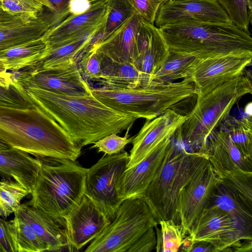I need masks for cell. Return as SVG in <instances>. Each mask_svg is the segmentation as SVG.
Here are the masks:
<instances>
[{
	"label": "cell",
	"instance_id": "obj_1",
	"mask_svg": "<svg viewBox=\"0 0 252 252\" xmlns=\"http://www.w3.org/2000/svg\"><path fill=\"white\" fill-rule=\"evenodd\" d=\"M32 101L62 126L82 147L130 128L137 118L115 111L92 94L71 96L21 85Z\"/></svg>",
	"mask_w": 252,
	"mask_h": 252
},
{
	"label": "cell",
	"instance_id": "obj_2",
	"mask_svg": "<svg viewBox=\"0 0 252 252\" xmlns=\"http://www.w3.org/2000/svg\"><path fill=\"white\" fill-rule=\"evenodd\" d=\"M0 139L42 161H75L82 147L36 104L27 108L0 105Z\"/></svg>",
	"mask_w": 252,
	"mask_h": 252
},
{
	"label": "cell",
	"instance_id": "obj_3",
	"mask_svg": "<svg viewBox=\"0 0 252 252\" xmlns=\"http://www.w3.org/2000/svg\"><path fill=\"white\" fill-rule=\"evenodd\" d=\"M158 28L170 52L197 59L252 52L251 34L232 22L188 19Z\"/></svg>",
	"mask_w": 252,
	"mask_h": 252
},
{
	"label": "cell",
	"instance_id": "obj_4",
	"mask_svg": "<svg viewBox=\"0 0 252 252\" xmlns=\"http://www.w3.org/2000/svg\"><path fill=\"white\" fill-rule=\"evenodd\" d=\"M209 162L204 152H189L171 141L154 178L141 198L147 204L158 222L172 220L180 224L181 192Z\"/></svg>",
	"mask_w": 252,
	"mask_h": 252
},
{
	"label": "cell",
	"instance_id": "obj_5",
	"mask_svg": "<svg viewBox=\"0 0 252 252\" xmlns=\"http://www.w3.org/2000/svg\"><path fill=\"white\" fill-rule=\"evenodd\" d=\"M88 170L73 161H42L28 203L66 228V218L85 194Z\"/></svg>",
	"mask_w": 252,
	"mask_h": 252
},
{
	"label": "cell",
	"instance_id": "obj_6",
	"mask_svg": "<svg viewBox=\"0 0 252 252\" xmlns=\"http://www.w3.org/2000/svg\"><path fill=\"white\" fill-rule=\"evenodd\" d=\"M252 93V74L245 70L198 97L194 107L178 129L180 139L204 152L209 136L229 116L233 106L243 96Z\"/></svg>",
	"mask_w": 252,
	"mask_h": 252
},
{
	"label": "cell",
	"instance_id": "obj_7",
	"mask_svg": "<svg viewBox=\"0 0 252 252\" xmlns=\"http://www.w3.org/2000/svg\"><path fill=\"white\" fill-rule=\"evenodd\" d=\"M91 92L99 101L115 111L150 120L186 99L197 96L198 93L190 77L179 82H152L134 89L92 87Z\"/></svg>",
	"mask_w": 252,
	"mask_h": 252
},
{
	"label": "cell",
	"instance_id": "obj_8",
	"mask_svg": "<svg viewBox=\"0 0 252 252\" xmlns=\"http://www.w3.org/2000/svg\"><path fill=\"white\" fill-rule=\"evenodd\" d=\"M158 222L141 198L124 200L105 230L93 240L86 252H127L131 246Z\"/></svg>",
	"mask_w": 252,
	"mask_h": 252
},
{
	"label": "cell",
	"instance_id": "obj_9",
	"mask_svg": "<svg viewBox=\"0 0 252 252\" xmlns=\"http://www.w3.org/2000/svg\"><path fill=\"white\" fill-rule=\"evenodd\" d=\"M129 159V155L124 151L107 155L89 168L86 174L85 195L111 220L123 201L118 189Z\"/></svg>",
	"mask_w": 252,
	"mask_h": 252
},
{
	"label": "cell",
	"instance_id": "obj_10",
	"mask_svg": "<svg viewBox=\"0 0 252 252\" xmlns=\"http://www.w3.org/2000/svg\"><path fill=\"white\" fill-rule=\"evenodd\" d=\"M190 243L204 241L214 245L217 252L232 251L242 240H252L228 214L214 205L205 209L189 234Z\"/></svg>",
	"mask_w": 252,
	"mask_h": 252
},
{
	"label": "cell",
	"instance_id": "obj_11",
	"mask_svg": "<svg viewBox=\"0 0 252 252\" xmlns=\"http://www.w3.org/2000/svg\"><path fill=\"white\" fill-rule=\"evenodd\" d=\"M252 52L242 51L206 59L195 58L190 76L201 97L243 73L252 64Z\"/></svg>",
	"mask_w": 252,
	"mask_h": 252
},
{
	"label": "cell",
	"instance_id": "obj_12",
	"mask_svg": "<svg viewBox=\"0 0 252 252\" xmlns=\"http://www.w3.org/2000/svg\"><path fill=\"white\" fill-rule=\"evenodd\" d=\"M14 78L21 85H32L55 93L71 96L92 94L91 87L81 74L77 63L60 65L38 72L25 70Z\"/></svg>",
	"mask_w": 252,
	"mask_h": 252
},
{
	"label": "cell",
	"instance_id": "obj_13",
	"mask_svg": "<svg viewBox=\"0 0 252 252\" xmlns=\"http://www.w3.org/2000/svg\"><path fill=\"white\" fill-rule=\"evenodd\" d=\"M108 0H95L84 13L69 15L45 33L48 49L69 44L103 28L108 13Z\"/></svg>",
	"mask_w": 252,
	"mask_h": 252
},
{
	"label": "cell",
	"instance_id": "obj_14",
	"mask_svg": "<svg viewBox=\"0 0 252 252\" xmlns=\"http://www.w3.org/2000/svg\"><path fill=\"white\" fill-rule=\"evenodd\" d=\"M220 178L210 161L183 189L180 198V224L187 235L202 212L209 206Z\"/></svg>",
	"mask_w": 252,
	"mask_h": 252
},
{
	"label": "cell",
	"instance_id": "obj_15",
	"mask_svg": "<svg viewBox=\"0 0 252 252\" xmlns=\"http://www.w3.org/2000/svg\"><path fill=\"white\" fill-rule=\"evenodd\" d=\"M186 118V115L168 109L152 120H146L138 133L133 137L126 169L138 164L165 139L173 136Z\"/></svg>",
	"mask_w": 252,
	"mask_h": 252
},
{
	"label": "cell",
	"instance_id": "obj_16",
	"mask_svg": "<svg viewBox=\"0 0 252 252\" xmlns=\"http://www.w3.org/2000/svg\"><path fill=\"white\" fill-rule=\"evenodd\" d=\"M111 220L88 197L83 195L79 204L65 220L66 230L73 251H78L98 237Z\"/></svg>",
	"mask_w": 252,
	"mask_h": 252
},
{
	"label": "cell",
	"instance_id": "obj_17",
	"mask_svg": "<svg viewBox=\"0 0 252 252\" xmlns=\"http://www.w3.org/2000/svg\"><path fill=\"white\" fill-rule=\"evenodd\" d=\"M57 24L52 13L32 17L11 14L0 8V51L38 38Z\"/></svg>",
	"mask_w": 252,
	"mask_h": 252
},
{
	"label": "cell",
	"instance_id": "obj_18",
	"mask_svg": "<svg viewBox=\"0 0 252 252\" xmlns=\"http://www.w3.org/2000/svg\"><path fill=\"white\" fill-rule=\"evenodd\" d=\"M188 19L231 22L226 12L214 0H169L159 8L155 23L158 28Z\"/></svg>",
	"mask_w": 252,
	"mask_h": 252
},
{
	"label": "cell",
	"instance_id": "obj_19",
	"mask_svg": "<svg viewBox=\"0 0 252 252\" xmlns=\"http://www.w3.org/2000/svg\"><path fill=\"white\" fill-rule=\"evenodd\" d=\"M159 28L141 19L135 66L142 73L145 86L151 83L169 54Z\"/></svg>",
	"mask_w": 252,
	"mask_h": 252
},
{
	"label": "cell",
	"instance_id": "obj_20",
	"mask_svg": "<svg viewBox=\"0 0 252 252\" xmlns=\"http://www.w3.org/2000/svg\"><path fill=\"white\" fill-rule=\"evenodd\" d=\"M172 137L165 139L138 164L125 170L118 189L123 201L142 197L161 163Z\"/></svg>",
	"mask_w": 252,
	"mask_h": 252
},
{
	"label": "cell",
	"instance_id": "obj_21",
	"mask_svg": "<svg viewBox=\"0 0 252 252\" xmlns=\"http://www.w3.org/2000/svg\"><path fill=\"white\" fill-rule=\"evenodd\" d=\"M141 18L136 13L108 38L94 46L106 59L135 64L138 53Z\"/></svg>",
	"mask_w": 252,
	"mask_h": 252
},
{
	"label": "cell",
	"instance_id": "obj_22",
	"mask_svg": "<svg viewBox=\"0 0 252 252\" xmlns=\"http://www.w3.org/2000/svg\"><path fill=\"white\" fill-rule=\"evenodd\" d=\"M204 153L217 173L252 171V164L244 158L229 133L221 127L210 135Z\"/></svg>",
	"mask_w": 252,
	"mask_h": 252
},
{
	"label": "cell",
	"instance_id": "obj_23",
	"mask_svg": "<svg viewBox=\"0 0 252 252\" xmlns=\"http://www.w3.org/2000/svg\"><path fill=\"white\" fill-rule=\"evenodd\" d=\"M14 213L29 222L47 245L48 251H73L66 228L42 211L24 203Z\"/></svg>",
	"mask_w": 252,
	"mask_h": 252
},
{
	"label": "cell",
	"instance_id": "obj_24",
	"mask_svg": "<svg viewBox=\"0 0 252 252\" xmlns=\"http://www.w3.org/2000/svg\"><path fill=\"white\" fill-rule=\"evenodd\" d=\"M42 160L11 148L0 150V174L19 183L31 192Z\"/></svg>",
	"mask_w": 252,
	"mask_h": 252
},
{
	"label": "cell",
	"instance_id": "obj_25",
	"mask_svg": "<svg viewBox=\"0 0 252 252\" xmlns=\"http://www.w3.org/2000/svg\"><path fill=\"white\" fill-rule=\"evenodd\" d=\"M103 29H97L69 44L53 49H47L42 59L24 70L38 72L65 63H78L83 55L96 41Z\"/></svg>",
	"mask_w": 252,
	"mask_h": 252
},
{
	"label": "cell",
	"instance_id": "obj_26",
	"mask_svg": "<svg viewBox=\"0 0 252 252\" xmlns=\"http://www.w3.org/2000/svg\"><path fill=\"white\" fill-rule=\"evenodd\" d=\"M101 76L95 81L111 89H134L145 87L142 73L133 63H118L103 55Z\"/></svg>",
	"mask_w": 252,
	"mask_h": 252
},
{
	"label": "cell",
	"instance_id": "obj_27",
	"mask_svg": "<svg viewBox=\"0 0 252 252\" xmlns=\"http://www.w3.org/2000/svg\"><path fill=\"white\" fill-rule=\"evenodd\" d=\"M47 49L44 34L38 38L0 51V59L7 70L17 71L37 63Z\"/></svg>",
	"mask_w": 252,
	"mask_h": 252
},
{
	"label": "cell",
	"instance_id": "obj_28",
	"mask_svg": "<svg viewBox=\"0 0 252 252\" xmlns=\"http://www.w3.org/2000/svg\"><path fill=\"white\" fill-rule=\"evenodd\" d=\"M210 205H215L228 214L247 234L252 237V209L220 182L213 193Z\"/></svg>",
	"mask_w": 252,
	"mask_h": 252
},
{
	"label": "cell",
	"instance_id": "obj_29",
	"mask_svg": "<svg viewBox=\"0 0 252 252\" xmlns=\"http://www.w3.org/2000/svg\"><path fill=\"white\" fill-rule=\"evenodd\" d=\"M14 218L8 221V226L15 252L48 251L47 245L23 218L14 213Z\"/></svg>",
	"mask_w": 252,
	"mask_h": 252
},
{
	"label": "cell",
	"instance_id": "obj_30",
	"mask_svg": "<svg viewBox=\"0 0 252 252\" xmlns=\"http://www.w3.org/2000/svg\"><path fill=\"white\" fill-rule=\"evenodd\" d=\"M195 59L189 55L170 51L167 59L153 76L151 83H165L189 77Z\"/></svg>",
	"mask_w": 252,
	"mask_h": 252
},
{
	"label": "cell",
	"instance_id": "obj_31",
	"mask_svg": "<svg viewBox=\"0 0 252 252\" xmlns=\"http://www.w3.org/2000/svg\"><path fill=\"white\" fill-rule=\"evenodd\" d=\"M220 126L229 133L232 142L244 158L252 164V114L241 119L229 116Z\"/></svg>",
	"mask_w": 252,
	"mask_h": 252
},
{
	"label": "cell",
	"instance_id": "obj_32",
	"mask_svg": "<svg viewBox=\"0 0 252 252\" xmlns=\"http://www.w3.org/2000/svg\"><path fill=\"white\" fill-rule=\"evenodd\" d=\"M158 224L160 229L158 226L155 227L157 237L156 251L178 252L186 236L181 224L172 220H160Z\"/></svg>",
	"mask_w": 252,
	"mask_h": 252
},
{
	"label": "cell",
	"instance_id": "obj_33",
	"mask_svg": "<svg viewBox=\"0 0 252 252\" xmlns=\"http://www.w3.org/2000/svg\"><path fill=\"white\" fill-rule=\"evenodd\" d=\"M107 3V18L97 42L108 38L135 13L129 0H108Z\"/></svg>",
	"mask_w": 252,
	"mask_h": 252
},
{
	"label": "cell",
	"instance_id": "obj_34",
	"mask_svg": "<svg viewBox=\"0 0 252 252\" xmlns=\"http://www.w3.org/2000/svg\"><path fill=\"white\" fill-rule=\"evenodd\" d=\"M220 182L235 192L252 209V171L217 173Z\"/></svg>",
	"mask_w": 252,
	"mask_h": 252
},
{
	"label": "cell",
	"instance_id": "obj_35",
	"mask_svg": "<svg viewBox=\"0 0 252 252\" xmlns=\"http://www.w3.org/2000/svg\"><path fill=\"white\" fill-rule=\"evenodd\" d=\"M29 194L26 188L15 181H0V216L6 218L14 213Z\"/></svg>",
	"mask_w": 252,
	"mask_h": 252
},
{
	"label": "cell",
	"instance_id": "obj_36",
	"mask_svg": "<svg viewBox=\"0 0 252 252\" xmlns=\"http://www.w3.org/2000/svg\"><path fill=\"white\" fill-rule=\"evenodd\" d=\"M14 79V83L9 87L0 86V105L15 108H27L34 105L35 103L26 91Z\"/></svg>",
	"mask_w": 252,
	"mask_h": 252
},
{
	"label": "cell",
	"instance_id": "obj_37",
	"mask_svg": "<svg viewBox=\"0 0 252 252\" xmlns=\"http://www.w3.org/2000/svg\"><path fill=\"white\" fill-rule=\"evenodd\" d=\"M224 9L231 22L247 33L251 24L248 14L247 0H214Z\"/></svg>",
	"mask_w": 252,
	"mask_h": 252
},
{
	"label": "cell",
	"instance_id": "obj_38",
	"mask_svg": "<svg viewBox=\"0 0 252 252\" xmlns=\"http://www.w3.org/2000/svg\"><path fill=\"white\" fill-rule=\"evenodd\" d=\"M94 44L77 63L81 74L88 82L96 81L101 76L102 71L103 57L96 50Z\"/></svg>",
	"mask_w": 252,
	"mask_h": 252
},
{
	"label": "cell",
	"instance_id": "obj_39",
	"mask_svg": "<svg viewBox=\"0 0 252 252\" xmlns=\"http://www.w3.org/2000/svg\"><path fill=\"white\" fill-rule=\"evenodd\" d=\"M44 7L35 0H0V8L14 15L39 17Z\"/></svg>",
	"mask_w": 252,
	"mask_h": 252
},
{
	"label": "cell",
	"instance_id": "obj_40",
	"mask_svg": "<svg viewBox=\"0 0 252 252\" xmlns=\"http://www.w3.org/2000/svg\"><path fill=\"white\" fill-rule=\"evenodd\" d=\"M133 137L128 138V131L124 137L112 133L95 142L92 148H96L99 152L112 155L124 151L125 146L132 142Z\"/></svg>",
	"mask_w": 252,
	"mask_h": 252
},
{
	"label": "cell",
	"instance_id": "obj_41",
	"mask_svg": "<svg viewBox=\"0 0 252 252\" xmlns=\"http://www.w3.org/2000/svg\"><path fill=\"white\" fill-rule=\"evenodd\" d=\"M135 13L143 20L154 24L161 6L169 0H129Z\"/></svg>",
	"mask_w": 252,
	"mask_h": 252
},
{
	"label": "cell",
	"instance_id": "obj_42",
	"mask_svg": "<svg viewBox=\"0 0 252 252\" xmlns=\"http://www.w3.org/2000/svg\"><path fill=\"white\" fill-rule=\"evenodd\" d=\"M156 244V233L155 227H153L141 236L127 252H150L155 249Z\"/></svg>",
	"mask_w": 252,
	"mask_h": 252
},
{
	"label": "cell",
	"instance_id": "obj_43",
	"mask_svg": "<svg viewBox=\"0 0 252 252\" xmlns=\"http://www.w3.org/2000/svg\"><path fill=\"white\" fill-rule=\"evenodd\" d=\"M0 252H15L8 226V221L0 217Z\"/></svg>",
	"mask_w": 252,
	"mask_h": 252
},
{
	"label": "cell",
	"instance_id": "obj_44",
	"mask_svg": "<svg viewBox=\"0 0 252 252\" xmlns=\"http://www.w3.org/2000/svg\"><path fill=\"white\" fill-rule=\"evenodd\" d=\"M95 0H71L68 4L70 15H77L85 13Z\"/></svg>",
	"mask_w": 252,
	"mask_h": 252
},
{
	"label": "cell",
	"instance_id": "obj_45",
	"mask_svg": "<svg viewBox=\"0 0 252 252\" xmlns=\"http://www.w3.org/2000/svg\"><path fill=\"white\" fill-rule=\"evenodd\" d=\"M53 8L52 13L56 15L66 18L70 14L68 4L71 0H48Z\"/></svg>",
	"mask_w": 252,
	"mask_h": 252
},
{
	"label": "cell",
	"instance_id": "obj_46",
	"mask_svg": "<svg viewBox=\"0 0 252 252\" xmlns=\"http://www.w3.org/2000/svg\"><path fill=\"white\" fill-rule=\"evenodd\" d=\"M184 250L187 252H217L215 247L211 243L204 241H197L189 244Z\"/></svg>",
	"mask_w": 252,
	"mask_h": 252
},
{
	"label": "cell",
	"instance_id": "obj_47",
	"mask_svg": "<svg viewBox=\"0 0 252 252\" xmlns=\"http://www.w3.org/2000/svg\"><path fill=\"white\" fill-rule=\"evenodd\" d=\"M15 82L13 73L7 71L0 59V86L9 87Z\"/></svg>",
	"mask_w": 252,
	"mask_h": 252
},
{
	"label": "cell",
	"instance_id": "obj_48",
	"mask_svg": "<svg viewBox=\"0 0 252 252\" xmlns=\"http://www.w3.org/2000/svg\"><path fill=\"white\" fill-rule=\"evenodd\" d=\"M232 251L236 252H252V240H245L244 243H242L240 246L233 248Z\"/></svg>",
	"mask_w": 252,
	"mask_h": 252
},
{
	"label": "cell",
	"instance_id": "obj_49",
	"mask_svg": "<svg viewBox=\"0 0 252 252\" xmlns=\"http://www.w3.org/2000/svg\"><path fill=\"white\" fill-rule=\"evenodd\" d=\"M41 4H42L44 7H46V8H48L51 12H53V8L50 2L48 1V0H35Z\"/></svg>",
	"mask_w": 252,
	"mask_h": 252
},
{
	"label": "cell",
	"instance_id": "obj_50",
	"mask_svg": "<svg viewBox=\"0 0 252 252\" xmlns=\"http://www.w3.org/2000/svg\"><path fill=\"white\" fill-rule=\"evenodd\" d=\"M12 147L0 139V150H6L11 148Z\"/></svg>",
	"mask_w": 252,
	"mask_h": 252
}]
</instances>
